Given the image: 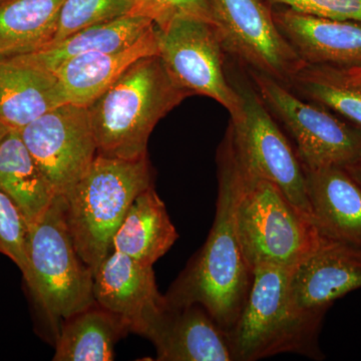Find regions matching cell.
<instances>
[{
    "label": "cell",
    "instance_id": "cell-28",
    "mask_svg": "<svg viewBox=\"0 0 361 361\" xmlns=\"http://www.w3.org/2000/svg\"><path fill=\"white\" fill-rule=\"evenodd\" d=\"M297 13L334 20L361 23V0H266Z\"/></svg>",
    "mask_w": 361,
    "mask_h": 361
},
{
    "label": "cell",
    "instance_id": "cell-31",
    "mask_svg": "<svg viewBox=\"0 0 361 361\" xmlns=\"http://www.w3.org/2000/svg\"><path fill=\"white\" fill-rule=\"evenodd\" d=\"M345 71L349 77L355 80H357V82H361V68H349V70H345Z\"/></svg>",
    "mask_w": 361,
    "mask_h": 361
},
{
    "label": "cell",
    "instance_id": "cell-22",
    "mask_svg": "<svg viewBox=\"0 0 361 361\" xmlns=\"http://www.w3.org/2000/svg\"><path fill=\"white\" fill-rule=\"evenodd\" d=\"M66 0H0V59L18 58L47 47Z\"/></svg>",
    "mask_w": 361,
    "mask_h": 361
},
{
    "label": "cell",
    "instance_id": "cell-19",
    "mask_svg": "<svg viewBox=\"0 0 361 361\" xmlns=\"http://www.w3.org/2000/svg\"><path fill=\"white\" fill-rule=\"evenodd\" d=\"M179 238L154 186L137 195L116 230L111 250L153 266Z\"/></svg>",
    "mask_w": 361,
    "mask_h": 361
},
{
    "label": "cell",
    "instance_id": "cell-11",
    "mask_svg": "<svg viewBox=\"0 0 361 361\" xmlns=\"http://www.w3.org/2000/svg\"><path fill=\"white\" fill-rule=\"evenodd\" d=\"M20 133L56 195L66 196L84 177L97 155L87 106L61 104Z\"/></svg>",
    "mask_w": 361,
    "mask_h": 361
},
{
    "label": "cell",
    "instance_id": "cell-23",
    "mask_svg": "<svg viewBox=\"0 0 361 361\" xmlns=\"http://www.w3.org/2000/svg\"><path fill=\"white\" fill-rule=\"evenodd\" d=\"M130 334L125 323L97 302L63 322L54 361H111L116 342Z\"/></svg>",
    "mask_w": 361,
    "mask_h": 361
},
{
    "label": "cell",
    "instance_id": "cell-29",
    "mask_svg": "<svg viewBox=\"0 0 361 361\" xmlns=\"http://www.w3.org/2000/svg\"><path fill=\"white\" fill-rule=\"evenodd\" d=\"M344 169L348 171L351 177H353L361 187V159Z\"/></svg>",
    "mask_w": 361,
    "mask_h": 361
},
{
    "label": "cell",
    "instance_id": "cell-13",
    "mask_svg": "<svg viewBox=\"0 0 361 361\" xmlns=\"http://www.w3.org/2000/svg\"><path fill=\"white\" fill-rule=\"evenodd\" d=\"M361 288V251L324 237L292 268L289 293L299 310L325 315L337 299Z\"/></svg>",
    "mask_w": 361,
    "mask_h": 361
},
{
    "label": "cell",
    "instance_id": "cell-26",
    "mask_svg": "<svg viewBox=\"0 0 361 361\" xmlns=\"http://www.w3.org/2000/svg\"><path fill=\"white\" fill-rule=\"evenodd\" d=\"M27 236L28 225L20 209L0 192V253L20 268L25 283L30 278Z\"/></svg>",
    "mask_w": 361,
    "mask_h": 361
},
{
    "label": "cell",
    "instance_id": "cell-4",
    "mask_svg": "<svg viewBox=\"0 0 361 361\" xmlns=\"http://www.w3.org/2000/svg\"><path fill=\"white\" fill-rule=\"evenodd\" d=\"M234 151L235 217L247 262L252 270L261 264L295 267L319 247L324 236L312 217L297 208L279 188L249 170L235 146Z\"/></svg>",
    "mask_w": 361,
    "mask_h": 361
},
{
    "label": "cell",
    "instance_id": "cell-15",
    "mask_svg": "<svg viewBox=\"0 0 361 361\" xmlns=\"http://www.w3.org/2000/svg\"><path fill=\"white\" fill-rule=\"evenodd\" d=\"M273 18L308 65L361 68V23L316 18L287 7L273 11Z\"/></svg>",
    "mask_w": 361,
    "mask_h": 361
},
{
    "label": "cell",
    "instance_id": "cell-24",
    "mask_svg": "<svg viewBox=\"0 0 361 361\" xmlns=\"http://www.w3.org/2000/svg\"><path fill=\"white\" fill-rule=\"evenodd\" d=\"M289 87L361 130V82L349 77L344 68L306 63Z\"/></svg>",
    "mask_w": 361,
    "mask_h": 361
},
{
    "label": "cell",
    "instance_id": "cell-21",
    "mask_svg": "<svg viewBox=\"0 0 361 361\" xmlns=\"http://www.w3.org/2000/svg\"><path fill=\"white\" fill-rule=\"evenodd\" d=\"M0 192L20 209L28 227L44 215L56 196L18 130H11L0 144Z\"/></svg>",
    "mask_w": 361,
    "mask_h": 361
},
{
    "label": "cell",
    "instance_id": "cell-12",
    "mask_svg": "<svg viewBox=\"0 0 361 361\" xmlns=\"http://www.w3.org/2000/svg\"><path fill=\"white\" fill-rule=\"evenodd\" d=\"M94 297L99 306L118 316L130 332L145 337L167 310L153 266L114 250L94 272Z\"/></svg>",
    "mask_w": 361,
    "mask_h": 361
},
{
    "label": "cell",
    "instance_id": "cell-7",
    "mask_svg": "<svg viewBox=\"0 0 361 361\" xmlns=\"http://www.w3.org/2000/svg\"><path fill=\"white\" fill-rule=\"evenodd\" d=\"M250 73L266 108L295 142L303 168H345L360 160L361 130L329 109L304 101L274 78L257 71Z\"/></svg>",
    "mask_w": 361,
    "mask_h": 361
},
{
    "label": "cell",
    "instance_id": "cell-10",
    "mask_svg": "<svg viewBox=\"0 0 361 361\" xmlns=\"http://www.w3.org/2000/svg\"><path fill=\"white\" fill-rule=\"evenodd\" d=\"M225 51L289 87L306 65L262 0H210Z\"/></svg>",
    "mask_w": 361,
    "mask_h": 361
},
{
    "label": "cell",
    "instance_id": "cell-2",
    "mask_svg": "<svg viewBox=\"0 0 361 361\" xmlns=\"http://www.w3.org/2000/svg\"><path fill=\"white\" fill-rule=\"evenodd\" d=\"M191 96L173 80L158 54L140 59L87 106L97 155L147 158L157 123Z\"/></svg>",
    "mask_w": 361,
    "mask_h": 361
},
{
    "label": "cell",
    "instance_id": "cell-1",
    "mask_svg": "<svg viewBox=\"0 0 361 361\" xmlns=\"http://www.w3.org/2000/svg\"><path fill=\"white\" fill-rule=\"evenodd\" d=\"M217 165L218 198L208 238L164 296L169 307L200 304L228 334L245 306L253 280L237 233L236 160L228 130L218 148Z\"/></svg>",
    "mask_w": 361,
    "mask_h": 361
},
{
    "label": "cell",
    "instance_id": "cell-30",
    "mask_svg": "<svg viewBox=\"0 0 361 361\" xmlns=\"http://www.w3.org/2000/svg\"><path fill=\"white\" fill-rule=\"evenodd\" d=\"M11 130L8 127H7L6 123L1 120L0 118V144L4 141V139L7 137V135L11 133Z\"/></svg>",
    "mask_w": 361,
    "mask_h": 361
},
{
    "label": "cell",
    "instance_id": "cell-16",
    "mask_svg": "<svg viewBox=\"0 0 361 361\" xmlns=\"http://www.w3.org/2000/svg\"><path fill=\"white\" fill-rule=\"evenodd\" d=\"M313 218L323 236L361 251V187L344 168L305 169Z\"/></svg>",
    "mask_w": 361,
    "mask_h": 361
},
{
    "label": "cell",
    "instance_id": "cell-20",
    "mask_svg": "<svg viewBox=\"0 0 361 361\" xmlns=\"http://www.w3.org/2000/svg\"><path fill=\"white\" fill-rule=\"evenodd\" d=\"M154 25L155 23L148 18L128 14L108 23L84 28L39 51L13 59L54 73L59 66L75 56L90 52L116 51L129 47L141 39Z\"/></svg>",
    "mask_w": 361,
    "mask_h": 361
},
{
    "label": "cell",
    "instance_id": "cell-17",
    "mask_svg": "<svg viewBox=\"0 0 361 361\" xmlns=\"http://www.w3.org/2000/svg\"><path fill=\"white\" fill-rule=\"evenodd\" d=\"M158 54L156 25L129 47L111 51L82 54L66 61L54 71L68 103L90 106L133 63Z\"/></svg>",
    "mask_w": 361,
    "mask_h": 361
},
{
    "label": "cell",
    "instance_id": "cell-6",
    "mask_svg": "<svg viewBox=\"0 0 361 361\" xmlns=\"http://www.w3.org/2000/svg\"><path fill=\"white\" fill-rule=\"evenodd\" d=\"M66 208V197L56 195L44 215L28 227L27 236L30 278L25 284L56 339L61 320L96 303L94 271L78 254Z\"/></svg>",
    "mask_w": 361,
    "mask_h": 361
},
{
    "label": "cell",
    "instance_id": "cell-18",
    "mask_svg": "<svg viewBox=\"0 0 361 361\" xmlns=\"http://www.w3.org/2000/svg\"><path fill=\"white\" fill-rule=\"evenodd\" d=\"M68 104L56 73L18 59H0V118L20 130L61 104Z\"/></svg>",
    "mask_w": 361,
    "mask_h": 361
},
{
    "label": "cell",
    "instance_id": "cell-3",
    "mask_svg": "<svg viewBox=\"0 0 361 361\" xmlns=\"http://www.w3.org/2000/svg\"><path fill=\"white\" fill-rule=\"evenodd\" d=\"M292 268L261 264L253 269L248 298L228 332L235 361L295 353L322 360L318 339L324 316L299 310L289 293Z\"/></svg>",
    "mask_w": 361,
    "mask_h": 361
},
{
    "label": "cell",
    "instance_id": "cell-8",
    "mask_svg": "<svg viewBox=\"0 0 361 361\" xmlns=\"http://www.w3.org/2000/svg\"><path fill=\"white\" fill-rule=\"evenodd\" d=\"M234 87L241 97V106L231 116L228 130L240 160L252 172L279 188L297 208L313 218L305 171L295 149L275 122L257 90L247 84Z\"/></svg>",
    "mask_w": 361,
    "mask_h": 361
},
{
    "label": "cell",
    "instance_id": "cell-14",
    "mask_svg": "<svg viewBox=\"0 0 361 361\" xmlns=\"http://www.w3.org/2000/svg\"><path fill=\"white\" fill-rule=\"evenodd\" d=\"M147 338L160 361H235L227 332L200 304L169 307Z\"/></svg>",
    "mask_w": 361,
    "mask_h": 361
},
{
    "label": "cell",
    "instance_id": "cell-25",
    "mask_svg": "<svg viewBox=\"0 0 361 361\" xmlns=\"http://www.w3.org/2000/svg\"><path fill=\"white\" fill-rule=\"evenodd\" d=\"M133 8L134 0H66L59 13L56 35L49 45L90 26L128 16Z\"/></svg>",
    "mask_w": 361,
    "mask_h": 361
},
{
    "label": "cell",
    "instance_id": "cell-5",
    "mask_svg": "<svg viewBox=\"0 0 361 361\" xmlns=\"http://www.w3.org/2000/svg\"><path fill=\"white\" fill-rule=\"evenodd\" d=\"M153 186L148 158L121 160L97 155L66 195V219L78 254L96 272L137 195Z\"/></svg>",
    "mask_w": 361,
    "mask_h": 361
},
{
    "label": "cell",
    "instance_id": "cell-9",
    "mask_svg": "<svg viewBox=\"0 0 361 361\" xmlns=\"http://www.w3.org/2000/svg\"><path fill=\"white\" fill-rule=\"evenodd\" d=\"M158 56L182 89L210 97L234 116L241 97L226 78L224 47L217 26L191 16H178L156 26Z\"/></svg>",
    "mask_w": 361,
    "mask_h": 361
},
{
    "label": "cell",
    "instance_id": "cell-27",
    "mask_svg": "<svg viewBox=\"0 0 361 361\" xmlns=\"http://www.w3.org/2000/svg\"><path fill=\"white\" fill-rule=\"evenodd\" d=\"M134 16H142L163 27L178 16H191L216 25L210 0H134Z\"/></svg>",
    "mask_w": 361,
    "mask_h": 361
}]
</instances>
